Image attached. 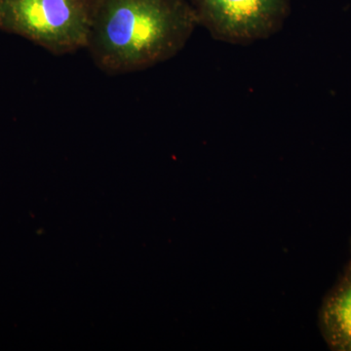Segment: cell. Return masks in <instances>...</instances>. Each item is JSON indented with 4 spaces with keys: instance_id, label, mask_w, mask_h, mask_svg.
Listing matches in <instances>:
<instances>
[{
    "instance_id": "cell-1",
    "label": "cell",
    "mask_w": 351,
    "mask_h": 351,
    "mask_svg": "<svg viewBox=\"0 0 351 351\" xmlns=\"http://www.w3.org/2000/svg\"><path fill=\"white\" fill-rule=\"evenodd\" d=\"M197 25L184 0H100L86 49L108 75L135 73L179 54Z\"/></svg>"
},
{
    "instance_id": "cell-2",
    "label": "cell",
    "mask_w": 351,
    "mask_h": 351,
    "mask_svg": "<svg viewBox=\"0 0 351 351\" xmlns=\"http://www.w3.org/2000/svg\"><path fill=\"white\" fill-rule=\"evenodd\" d=\"M93 9L86 0H0V31L69 54L86 49Z\"/></svg>"
},
{
    "instance_id": "cell-3",
    "label": "cell",
    "mask_w": 351,
    "mask_h": 351,
    "mask_svg": "<svg viewBox=\"0 0 351 351\" xmlns=\"http://www.w3.org/2000/svg\"><path fill=\"white\" fill-rule=\"evenodd\" d=\"M198 25L217 40L250 44L277 34L287 20L291 0H191Z\"/></svg>"
},
{
    "instance_id": "cell-4",
    "label": "cell",
    "mask_w": 351,
    "mask_h": 351,
    "mask_svg": "<svg viewBox=\"0 0 351 351\" xmlns=\"http://www.w3.org/2000/svg\"><path fill=\"white\" fill-rule=\"evenodd\" d=\"M319 327L330 350L351 351V258L323 300Z\"/></svg>"
},
{
    "instance_id": "cell-5",
    "label": "cell",
    "mask_w": 351,
    "mask_h": 351,
    "mask_svg": "<svg viewBox=\"0 0 351 351\" xmlns=\"http://www.w3.org/2000/svg\"><path fill=\"white\" fill-rule=\"evenodd\" d=\"M350 246H351V240H350Z\"/></svg>"
}]
</instances>
